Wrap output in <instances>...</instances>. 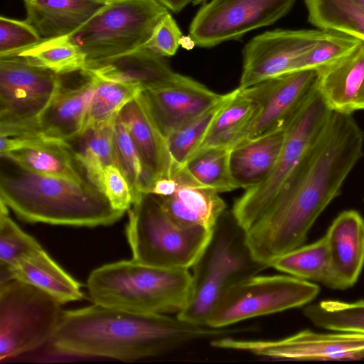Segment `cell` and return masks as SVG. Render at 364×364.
<instances>
[{
  "label": "cell",
  "instance_id": "cell-3",
  "mask_svg": "<svg viewBox=\"0 0 364 364\" xmlns=\"http://www.w3.org/2000/svg\"><path fill=\"white\" fill-rule=\"evenodd\" d=\"M0 200L21 220L55 225L94 228L117 222L124 212L112 208L89 181L33 173L16 165L1 171Z\"/></svg>",
  "mask_w": 364,
  "mask_h": 364
},
{
  "label": "cell",
  "instance_id": "cell-42",
  "mask_svg": "<svg viewBox=\"0 0 364 364\" xmlns=\"http://www.w3.org/2000/svg\"><path fill=\"white\" fill-rule=\"evenodd\" d=\"M178 187V182L173 177L161 178L150 186L148 193L158 196H168L173 194Z\"/></svg>",
  "mask_w": 364,
  "mask_h": 364
},
{
  "label": "cell",
  "instance_id": "cell-31",
  "mask_svg": "<svg viewBox=\"0 0 364 364\" xmlns=\"http://www.w3.org/2000/svg\"><path fill=\"white\" fill-rule=\"evenodd\" d=\"M31 65L64 75L84 69L86 58L70 36L42 40L36 46L18 54Z\"/></svg>",
  "mask_w": 364,
  "mask_h": 364
},
{
  "label": "cell",
  "instance_id": "cell-43",
  "mask_svg": "<svg viewBox=\"0 0 364 364\" xmlns=\"http://www.w3.org/2000/svg\"><path fill=\"white\" fill-rule=\"evenodd\" d=\"M168 10L178 13L183 10L192 0H157Z\"/></svg>",
  "mask_w": 364,
  "mask_h": 364
},
{
  "label": "cell",
  "instance_id": "cell-33",
  "mask_svg": "<svg viewBox=\"0 0 364 364\" xmlns=\"http://www.w3.org/2000/svg\"><path fill=\"white\" fill-rule=\"evenodd\" d=\"M303 314L318 328L364 334V300L353 302L323 300L306 305Z\"/></svg>",
  "mask_w": 364,
  "mask_h": 364
},
{
  "label": "cell",
  "instance_id": "cell-25",
  "mask_svg": "<svg viewBox=\"0 0 364 364\" xmlns=\"http://www.w3.org/2000/svg\"><path fill=\"white\" fill-rule=\"evenodd\" d=\"M107 2L102 0H28L26 21L42 40L70 36Z\"/></svg>",
  "mask_w": 364,
  "mask_h": 364
},
{
  "label": "cell",
  "instance_id": "cell-12",
  "mask_svg": "<svg viewBox=\"0 0 364 364\" xmlns=\"http://www.w3.org/2000/svg\"><path fill=\"white\" fill-rule=\"evenodd\" d=\"M215 348L248 353L275 360H357L364 359V334L318 333L306 329L277 340L240 339L226 336L211 340Z\"/></svg>",
  "mask_w": 364,
  "mask_h": 364
},
{
  "label": "cell",
  "instance_id": "cell-15",
  "mask_svg": "<svg viewBox=\"0 0 364 364\" xmlns=\"http://www.w3.org/2000/svg\"><path fill=\"white\" fill-rule=\"evenodd\" d=\"M328 33L317 30L266 31L252 38L242 50L239 88L293 72L296 62Z\"/></svg>",
  "mask_w": 364,
  "mask_h": 364
},
{
  "label": "cell",
  "instance_id": "cell-14",
  "mask_svg": "<svg viewBox=\"0 0 364 364\" xmlns=\"http://www.w3.org/2000/svg\"><path fill=\"white\" fill-rule=\"evenodd\" d=\"M317 82L318 70L305 69L240 88L256 105L257 109L235 144L285 126L316 90Z\"/></svg>",
  "mask_w": 364,
  "mask_h": 364
},
{
  "label": "cell",
  "instance_id": "cell-23",
  "mask_svg": "<svg viewBox=\"0 0 364 364\" xmlns=\"http://www.w3.org/2000/svg\"><path fill=\"white\" fill-rule=\"evenodd\" d=\"M325 236L340 290L352 287L364 265V218L355 210H344L333 220Z\"/></svg>",
  "mask_w": 364,
  "mask_h": 364
},
{
  "label": "cell",
  "instance_id": "cell-24",
  "mask_svg": "<svg viewBox=\"0 0 364 364\" xmlns=\"http://www.w3.org/2000/svg\"><path fill=\"white\" fill-rule=\"evenodd\" d=\"M11 279L31 284L49 294L62 304L84 298L82 285L65 272L43 248L0 270V282Z\"/></svg>",
  "mask_w": 364,
  "mask_h": 364
},
{
  "label": "cell",
  "instance_id": "cell-8",
  "mask_svg": "<svg viewBox=\"0 0 364 364\" xmlns=\"http://www.w3.org/2000/svg\"><path fill=\"white\" fill-rule=\"evenodd\" d=\"M168 13L157 0H112L70 38L86 62L114 57L144 47Z\"/></svg>",
  "mask_w": 364,
  "mask_h": 364
},
{
  "label": "cell",
  "instance_id": "cell-2",
  "mask_svg": "<svg viewBox=\"0 0 364 364\" xmlns=\"http://www.w3.org/2000/svg\"><path fill=\"white\" fill-rule=\"evenodd\" d=\"M243 328L194 325L164 314H136L93 304L63 311L50 341L58 354L134 361L192 342L232 336Z\"/></svg>",
  "mask_w": 364,
  "mask_h": 364
},
{
  "label": "cell",
  "instance_id": "cell-11",
  "mask_svg": "<svg viewBox=\"0 0 364 364\" xmlns=\"http://www.w3.org/2000/svg\"><path fill=\"white\" fill-rule=\"evenodd\" d=\"M62 75L16 55L0 58V136L41 134V117L61 89Z\"/></svg>",
  "mask_w": 364,
  "mask_h": 364
},
{
  "label": "cell",
  "instance_id": "cell-41",
  "mask_svg": "<svg viewBox=\"0 0 364 364\" xmlns=\"http://www.w3.org/2000/svg\"><path fill=\"white\" fill-rule=\"evenodd\" d=\"M105 194L112 208L125 212L132 205V196L127 181L114 166H108L105 171Z\"/></svg>",
  "mask_w": 364,
  "mask_h": 364
},
{
  "label": "cell",
  "instance_id": "cell-21",
  "mask_svg": "<svg viewBox=\"0 0 364 364\" xmlns=\"http://www.w3.org/2000/svg\"><path fill=\"white\" fill-rule=\"evenodd\" d=\"M83 70L102 80L134 84L143 90L168 83L178 75L163 57L143 47L86 62Z\"/></svg>",
  "mask_w": 364,
  "mask_h": 364
},
{
  "label": "cell",
  "instance_id": "cell-5",
  "mask_svg": "<svg viewBox=\"0 0 364 364\" xmlns=\"http://www.w3.org/2000/svg\"><path fill=\"white\" fill-rule=\"evenodd\" d=\"M267 268V265L252 256L245 232L232 214L228 221L223 215L207 247L192 267L191 294L176 316L194 325L206 326L210 312L227 287Z\"/></svg>",
  "mask_w": 364,
  "mask_h": 364
},
{
  "label": "cell",
  "instance_id": "cell-34",
  "mask_svg": "<svg viewBox=\"0 0 364 364\" xmlns=\"http://www.w3.org/2000/svg\"><path fill=\"white\" fill-rule=\"evenodd\" d=\"M96 77L97 85L89 105L83 130L90 126L115 120L121 109L143 90L141 87L134 84Z\"/></svg>",
  "mask_w": 364,
  "mask_h": 364
},
{
  "label": "cell",
  "instance_id": "cell-45",
  "mask_svg": "<svg viewBox=\"0 0 364 364\" xmlns=\"http://www.w3.org/2000/svg\"><path fill=\"white\" fill-rule=\"evenodd\" d=\"M208 0H193V5L204 4Z\"/></svg>",
  "mask_w": 364,
  "mask_h": 364
},
{
  "label": "cell",
  "instance_id": "cell-46",
  "mask_svg": "<svg viewBox=\"0 0 364 364\" xmlns=\"http://www.w3.org/2000/svg\"><path fill=\"white\" fill-rule=\"evenodd\" d=\"M102 1H105V2H107H107H109V1H112V0H102Z\"/></svg>",
  "mask_w": 364,
  "mask_h": 364
},
{
  "label": "cell",
  "instance_id": "cell-22",
  "mask_svg": "<svg viewBox=\"0 0 364 364\" xmlns=\"http://www.w3.org/2000/svg\"><path fill=\"white\" fill-rule=\"evenodd\" d=\"M83 82L73 87L63 85L40 118L39 134L70 142L80 136L97 85V77L81 70Z\"/></svg>",
  "mask_w": 364,
  "mask_h": 364
},
{
  "label": "cell",
  "instance_id": "cell-47",
  "mask_svg": "<svg viewBox=\"0 0 364 364\" xmlns=\"http://www.w3.org/2000/svg\"><path fill=\"white\" fill-rule=\"evenodd\" d=\"M23 1H24V2H25V1H28V0H23Z\"/></svg>",
  "mask_w": 364,
  "mask_h": 364
},
{
  "label": "cell",
  "instance_id": "cell-20",
  "mask_svg": "<svg viewBox=\"0 0 364 364\" xmlns=\"http://www.w3.org/2000/svg\"><path fill=\"white\" fill-rule=\"evenodd\" d=\"M317 70V90L332 111L352 114L364 109V41Z\"/></svg>",
  "mask_w": 364,
  "mask_h": 364
},
{
  "label": "cell",
  "instance_id": "cell-44",
  "mask_svg": "<svg viewBox=\"0 0 364 364\" xmlns=\"http://www.w3.org/2000/svg\"><path fill=\"white\" fill-rule=\"evenodd\" d=\"M360 9L364 11V0H353Z\"/></svg>",
  "mask_w": 364,
  "mask_h": 364
},
{
  "label": "cell",
  "instance_id": "cell-26",
  "mask_svg": "<svg viewBox=\"0 0 364 364\" xmlns=\"http://www.w3.org/2000/svg\"><path fill=\"white\" fill-rule=\"evenodd\" d=\"M285 134L286 125L232 147L230 169L239 188L253 187L268 176L279 157Z\"/></svg>",
  "mask_w": 364,
  "mask_h": 364
},
{
  "label": "cell",
  "instance_id": "cell-35",
  "mask_svg": "<svg viewBox=\"0 0 364 364\" xmlns=\"http://www.w3.org/2000/svg\"><path fill=\"white\" fill-rule=\"evenodd\" d=\"M236 89L228 92L226 97L215 107L183 127L173 132L166 138L173 168L183 167L190 156L205 137L215 117L223 105L234 95Z\"/></svg>",
  "mask_w": 364,
  "mask_h": 364
},
{
  "label": "cell",
  "instance_id": "cell-17",
  "mask_svg": "<svg viewBox=\"0 0 364 364\" xmlns=\"http://www.w3.org/2000/svg\"><path fill=\"white\" fill-rule=\"evenodd\" d=\"M1 158L25 170L84 182L71 144L42 134L0 136Z\"/></svg>",
  "mask_w": 364,
  "mask_h": 364
},
{
  "label": "cell",
  "instance_id": "cell-28",
  "mask_svg": "<svg viewBox=\"0 0 364 364\" xmlns=\"http://www.w3.org/2000/svg\"><path fill=\"white\" fill-rule=\"evenodd\" d=\"M115 122L88 127L72 141L77 142V147L72 148L87 181L104 193L105 168L114 165L112 135Z\"/></svg>",
  "mask_w": 364,
  "mask_h": 364
},
{
  "label": "cell",
  "instance_id": "cell-4",
  "mask_svg": "<svg viewBox=\"0 0 364 364\" xmlns=\"http://www.w3.org/2000/svg\"><path fill=\"white\" fill-rule=\"evenodd\" d=\"M192 284L189 269L151 266L132 259L95 269L87 288L95 304L136 314H177L189 300Z\"/></svg>",
  "mask_w": 364,
  "mask_h": 364
},
{
  "label": "cell",
  "instance_id": "cell-6",
  "mask_svg": "<svg viewBox=\"0 0 364 364\" xmlns=\"http://www.w3.org/2000/svg\"><path fill=\"white\" fill-rule=\"evenodd\" d=\"M213 232L178 225L151 193H143L128 210L127 240L132 259L142 264L189 269L205 251Z\"/></svg>",
  "mask_w": 364,
  "mask_h": 364
},
{
  "label": "cell",
  "instance_id": "cell-1",
  "mask_svg": "<svg viewBox=\"0 0 364 364\" xmlns=\"http://www.w3.org/2000/svg\"><path fill=\"white\" fill-rule=\"evenodd\" d=\"M363 146L364 132L352 114L333 112L270 208L245 232L256 261L269 267L304 245L317 218L340 194Z\"/></svg>",
  "mask_w": 364,
  "mask_h": 364
},
{
  "label": "cell",
  "instance_id": "cell-18",
  "mask_svg": "<svg viewBox=\"0 0 364 364\" xmlns=\"http://www.w3.org/2000/svg\"><path fill=\"white\" fill-rule=\"evenodd\" d=\"M136 147L143 167V193L161 178L171 177L173 168L166 140L157 128L141 92L119 114Z\"/></svg>",
  "mask_w": 364,
  "mask_h": 364
},
{
  "label": "cell",
  "instance_id": "cell-39",
  "mask_svg": "<svg viewBox=\"0 0 364 364\" xmlns=\"http://www.w3.org/2000/svg\"><path fill=\"white\" fill-rule=\"evenodd\" d=\"M41 41L37 31L26 20L0 17V58L18 55Z\"/></svg>",
  "mask_w": 364,
  "mask_h": 364
},
{
  "label": "cell",
  "instance_id": "cell-27",
  "mask_svg": "<svg viewBox=\"0 0 364 364\" xmlns=\"http://www.w3.org/2000/svg\"><path fill=\"white\" fill-rule=\"evenodd\" d=\"M269 267L309 282H320L340 290L325 235L314 242L301 245L272 261Z\"/></svg>",
  "mask_w": 364,
  "mask_h": 364
},
{
  "label": "cell",
  "instance_id": "cell-38",
  "mask_svg": "<svg viewBox=\"0 0 364 364\" xmlns=\"http://www.w3.org/2000/svg\"><path fill=\"white\" fill-rule=\"evenodd\" d=\"M362 41L342 33L329 31L310 51L296 62L294 71L318 69L350 52Z\"/></svg>",
  "mask_w": 364,
  "mask_h": 364
},
{
  "label": "cell",
  "instance_id": "cell-37",
  "mask_svg": "<svg viewBox=\"0 0 364 364\" xmlns=\"http://www.w3.org/2000/svg\"><path fill=\"white\" fill-rule=\"evenodd\" d=\"M41 247L9 217L8 207L1 201L0 270L7 269L20 258Z\"/></svg>",
  "mask_w": 364,
  "mask_h": 364
},
{
  "label": "cell",
  "instance_id": "cell-32",
  "mask_svg": "<svg viewBox=\"0 0 364 364\" xmlns=\"http://www.w3.org/2000/svg\"><path fill=\"white\" fill-rule=\"evenodd\" d=\"M230 147H212L193 154L183 166L198 183L215 190L230 192L239 188L234 180L230 164Z\"/></svg>",
  "mask_w": 364,
  "mask_h": 364
},
{
  "label": "cell",
  "instance_id": "cell-16",
  "mask_svg": "<svg viewBox=\"0 0 364 364\" xmlns=\"http://www.w3.org/2000/svg\"><path fill=\"white\" fill-rule=\"evenodd\" d=\"M141 94L151 117L165 139L215 107L228 95L215 92L199 82L178 73L170 82L142 90Z\"/></svg>",
  "mask_w": 364,
  "mask_h": 364
},
{
  "label": "cell",
  "instance_id": "cell-9",
  "mask_svg": "<svg viewBox=\"0 0 364 364\" xmlns=\"http://www.w3.org/2000/svg\"><path fill=\"white\" fill-rule=\"evenodd\" d=\"M61 306L27 282L16 279L0 282V361L50 342L63 313Z\"/></svg>",
  "mask_w": 364,
  "mask_h": 364
},
{
  "label": "cell",
  "instance_id": "cell-36",
  "mask_svg": "<svg viewBox=\"0 0 364 364\" xmlns=\"http://www.w3.org/2000/svg\"><path fill=\"white\" fill-rule=\"evenodd\" d=\"M114 165L127 181L132 203L140 199L143 193V167L139 154L119 115L114 126L112 135Z\"/></svg>",
  "mask_w": 364,
  "mask_h": 364
},
{
  "label": "cell",
  "instance_id": "cell-40",
  "mask_svg": "<svg viewBox=\"0 0 364 364\" xmlns=\"http://www.w3.org/2000/svg\"><path fill=\"white\" fill-rule=\"evenodd\" d=\"M182 38V33L170 13L164 16L156 26L150 38L143 48L161 57L176 54Z\"/></svg>",
  "mask_w": 364,
  "mask_h": 364
},
{
  "label": "cell",
  "instance_id": "cell-10",
  "mask_svg": "<svg viewBox=\"0 0 364 364\" xmlns=\"http://www.w3.org/2000/svg\"><path fill=\"white\" fill-rule=\"evenodd\" d=\"M319 291L315 283L289 274H255L225 289L206 326L228 328L245 320L305 306Z\"/></svg>",
  "mask_w": 364,
  "mask_h": 364
},
{
  "label": "cell",
  "instance_id": "cell-19",
  "mask_svg": "<svg viewBox=\"0 0 364 364\" xmlns=\"http://www.w3.org/2000/svg\"><path fill=\"white\" fill-rule=\"evenodd\" d=\"M171 176L178 182L176 192L168 196H157L168 216L182 227L213 230L226 208L219 193L198 183L184 167L174 168Z\"/></svg>",
  "mask_w": 364,
  "mask_h": 364
},
{
  "label": "cell",
  "instance_id": "cell-7",
  "mask_svg": "<svg viewBox=\"0 0 364 364\" xmlns=\"http://www.w3.org/2000/svg\"><path fill=\"white\" fill-rule=\"evenodd\" d=\"M333 112L316 88L287 123L284 141L272 170L259 183L245 189L232 206L231 214L244 232L270 208Z\"/></svg>",
  "mask_w": 364,
  "mask_h": 364
},
{
  "label": "cell",
  "instance_id": "cell-13",
  "mask_svg": "<svg viewBox=\"0 0 364 364\" xmlns=\"http://www.w3.org/2000/svg\"><path fill=\"white\" fill-rule=\"evenodd\" d=\"M296 0H210L193 17L188 36L200 48H213L272 25L286 16Z\"/></svg>",
  "mask_w": 364,
  "mask_h": 364
},
{
  "label": "cell",
  "instance_id": "cell-29",
  "mask_svg": "<svg viewBox=\"0 0 364 364\" xmlns=\"http://www.w3.org/2000/svg\"><path fill=\"white\" fill-rule=\"evenodd\" d=\"M256 109V105L239 87L236 88L235 93L220 109L193 154L212 147L232 148Z\"/></svg>",
  "mask_w": 364,
  "mask_h": 364
},
{
  "label": "cell",
  "instance_id": "cell-30",
  "mask_svg": "<svg viewBox=\"0 0 364 364\" xmlns=\"http://www.w3.org/2000/svg\"><path fill=\"white\" fill-rule=\"evenodd\" d=\"M308 20L315 27L364 41V11L353 0H304Z\"/></svg>",
  "mask_w": 364,
  "mask_h": 364
}]
</instances>
